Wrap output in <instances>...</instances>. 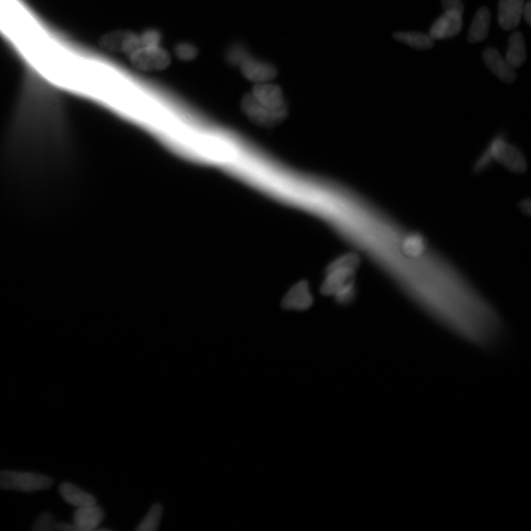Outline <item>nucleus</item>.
<instances>
[{"label": "nucleus", "instance_id": "obj_1", "mask_svg": "<svg viewBox=\"0 0 531 531\" xmlns=\"http://www.w3.org/2000/svg\"><path fill=\"white\" fill-rule=\"evenodd\" d=\"M53 480L46 475L4 470L0 472V488L22 492H36L50 489Z\"/></svg>", "mask_w": 531, "mask_h": 531}, {"label": "nucleus", "instance_id": "obj_2", "mask_svg": "<svg viewBox=\"0 0 531 531\" xmlns=\"http://www.w3.org/2000/svg\"><path fill=\"white\" fill-rule=\"evenodd\" d=\"M242 108L249 119L263 127H275L287 115V108L274 111L266 107L256 101L252 93L243 98Z\"/></svg>", "mask_w": 531, "mask_h": 531}, {"label": "nucleus", "instance_id": "obj_3", "mask_svg": "<svg viewBox=\"0 0 531 531\" xmlns=\"http://www.w3.org/2000/svg\"><path fill=\"white\" fill-rule=\"evenodd\" d=\"M131 64L137 70L146 72L162 71L170 65L169 53L161 46L139 49L130 57Z\"/></svg>", "mask_w": 531, "mask_h": 531}, {"label": "nucleus", "instance_id": "obj_4", "mask_svg": "<svg viewBox=\"0 0 531 531\" xmlns=\"http://www.w3.org/2000/svg\"><path fill=\"white\" fill-rule=\"evenodd\" d=\"M100 43L105 50L113 53L123 54L128 57L143 48L139 35L130 30L111 31L101 38Z\"/></svg>", "mask_w": 531, "mask_h": 531}, {"label": "nucleus", "instance_id": "obj_5", "mask_svg": "<svg viewBox=\"0 0 531 531\" xmlns=\"http://www.w3.org/2000/svg\"><path fill=\"white\" fill-rule=\"evenodd\" d=\"M491 154L496 161L513 173H522L525 170V160L520 150L503 139H496L494 142Z\"/></svg>", "mask_w": 531, "mask_h": 531}, {"label": "nucleus", "instance_id": "obj_6", "mask_svg": "<svg viewBox=\"0 0 531 531\" xmlns=\"http://www.w3.org/2000/svg\"><path fill=\"white\" fill-rule=\"evenodd\" d=\"M239 67L246 79L256 84L270 82L277 74L274 65L251 56L246 57Z\"/></svg>", "mask_w": 531, "mask_h": 531}, {"label": "nucleus", "instance_id": "obj_7", "mask_svg": "<svg viewBox=\"0 0 531 531\" xmlns=\"http://www.w3.org/2000/svg\"><path fill=\"white\" fill-rule=\"evenodd\" d=\"M462 25V13L454 11H445L434 23L429 36L434 41L454 37L461 32Z\"/></svg>", "mask_w": 531, "mask_h": 531}, {"label": "nucleus", "instance_id": "obj_8", "mask_svg": "<svg viewBox=\"0 0 531 531\" xmlns=\"http://www.w3.org/2000/svg\"><path fill=\"white\" fill-rule=\"evenodd\" d=\"M355 273L356 270L344 268L326 270V277L320 288L321 293L326 296H335L343 288L354 284Z\"/></svg>", "mask_w": 531, "mask_h": 531}, {"label": "nucleus", "instance_id": "obj_9", "mask_svg": "<svg viewBox=\"0 0 531 531\" xmlns=\"http://www.w3.org/2000/svg\"><path fill=\"white\" fill-rule=\"evenodd\" d=\"M261 105L274 111L287 108L283 92L281 88L270 82L256 84L251 92Z\"/></svg>", "mask_w": 531, "mask_h": 531}, {"label": "nucleus", "instance_id": "obj_10", "mask_svg": "<svg viewBox=\"0 0 531 531\" xmlns=\"http://www.w3.org/2000/svg\"><path fill=\"white\" fill-rule=\"evenodd\" d=\"M525 0H501L498 8L499 25L506 30L516 28L521 20Z\"/></svg>", "mask_w": 531, "mask_h": 531}, {"label": "nucleus", "instance_id": "obj_11", "mask_svg": "<svg viewBox=\"0 0 531 531\" xmlns=\"http://www.w3.org/2000/svg\"><path fill=\"white\" fill-rule=\"evenodd\" d=\"M313 304V298L306 281H301L294 285L285 295L282 307L288 310L304 311Z\"/></svg>", "mask_w": 531, "mask_h": 531}, {"label": "nucleus", "instance_id": "obj_12", "mask_svg": "<svg viewBox=\"0 0 531 531\" xmlns=\"http://www.w3.org/2000/svg\"><path fill=\"white\" fill-rule=\"evenodd\" d=\"M483 61L499 79L512 83L517 79V74L499 52L494 49H488L483 53Z\"/></svg>", "mask_w": 531, "mask_h": 531}, {"label": "nucleus", "instance_id": "obj_13", "mask_svg": "<svg viewBox=\"0 0 531 531\" xmlns=\"http://www.w3.org/2000/svg\"><path fill=\"white\" fill-rule=\"evenodd\" d=\"M103 520L104 512L96 504L77 508L73 515L74 525L79 531L94 530Z\"/></svg>", "mask_w": 531, "mask_h": 531}, {"label": "nucleus", "instance_id": "obj_14", "mask_svg": "<svg viewBox=\"0 0 531 531\" xmlns=\"http://www.w3.org/2000/svg\"><path fill=\"white\" fill-rule=\"evenodd\" d=\"M59 493L68 504L77 508L96 504L95 497L70 482L61 483L59 487Z\"/></svg>", "mask_w": 531, "mask_h": 531}, {"label": "nucleus", "instance_id": "obj_15", "mask_svg": "<svg viewBox=\"0 0 531 531\" xmlns=\"http://www.w3.org/2000/svg\"><path fill=\"white\" fill-rule=\"evenodd\" d=\"M490 22L491 15L489 9L485 7L480 8L468 31V41L477 43L485 40L489 35Z\"/></svg>", "mask_w": 531, "mask_h": 531}, {"label": "nucleus", "instance_id": "obj_16", "mask_svg": "<svg viewBox=\"0 0 531 531\" xmlns=\"http://www.w3.org/2000/svg\"><path fill=\"white\" fill-rule=\"evenodd\" d=\"M506 60L513 69L518 68L525 63L526 50L524 39L520 32H515L511 37Z\"/></svg>", "mask_w": 531, "mask_h": 531}, {"label": "nucleus", "instance_id": "obj_17", "mask_svg": "<svg viewBox=\"0 0 531 531\" xmlns=\"http://www.w3.org/2000/svg\"><path fill=\"white\" fill-rule=\"evenodd\" d=\"M394 38L418 50L430 49L434 46V40L429 35L421 33L396 32Z\"/></svg>", "mask_w": 531, "mask_h": 531}, {"label": "nucleus", "instance_id": "obj_18", "mask_svg": "<svg viewBox=\"0 0 531 531\" xmlns=\"http://www.w3.org/2000/svg\"><path fill=\"white\" fill-rule=\"evenodd\" d=\"M426 243L419 234H412L403 242L402 251L410 257H418L425 251Z\"/></svg>", "mask_w": 531, "mask_h": 531}, {"label": "nucleus", "instance_id": "obj_19", "mask_svg": "<svg viewBox=\"0 0 531 531\" xmlns=\"http://www.w3.org/2000/svg\"><path fill=\"white\" fill-rule=\"evenodd\" d=\"M163 515V507L155 504L151 507L146 518L137 529L139 531H156L158 530Z\"/></svg>", "mask_w": 531, "mask_h": 531}, {"label": "nucleus", "instance_id": "obj_20", "mask_svg": "<svg viewBox=\"0 0 531 531\" xmlns=\"http://www.w3.org/2000/svg\"><path fill=\"white\" fill-rule=\"evenodd\" d=\"M251 54L244 46L240 44H234L228 50L226 59L232 66H239L242 62Z\"/></svg>", "mask_w": 531, "mask_h": 531}, {"label": "nucleus", "instance_id": "obj_21", "mask_svg": "<svg viewBox=\"0 0 531 531\" xmlns=\"http://www.w3.org/2000/svg\"><path fill=\"white\" fill-rule=\"evenodd\" d=\"M361 258L356 254H349L342 256L333 261L326 270H330L338 268H349L356 271L361 265Z\"/></svg>", "mask_w": 531, "mask_h": 531}, {"label": "nucleus", "instance_id": "obj_22", "mask_svg": "<svg viewBox=\"0 0 531 531\" xmlns=\"http://www.w3.org/2000/svg\"><path fill=\"white\" fill-rule=\"evenodd\" d=\"M176 56L183 61H191L196 58L199 51L196 46L189 42H180L175 49Z\"/></svg>", "mask_w": 531, "mask_h": 531}, {"label": "nucleus", "instance_id": "obj_23", "mask_svg": "<svg viewBox=\"0 0 531 531\" xmlns=\"http://www.w3.org/2000/svg\"><path fill=\"white\" fill-rule=\"evenodd\" d=\"M143 48L151 46H159L161 42V35L157 30H147L142 35H139Z\"/></svg>", "mask_w": 531, "mask_h": 531}, {"label": "nucleus", "instance_id": "obj_24", "mask_svg": "<svg viewBox=\"0 0 531 531\" xmlns=\"http://www.w3.org/2000/svg\"><path fill=\"white\" fill-rule=\"evenodd\" d=\"M56 523L54 516L50 513H44L37 520L32 530H55Z\"/></svg>", "mask_w": 531, "mask_h": 531}, {"label": "nucleus", "instance_id": "obj_25", "mask_svg": "<svg viewBox=\"0 0 531 531\" xmlns=\"http://www.w3.org/2000/svg\"><path fill=\"white\" fill-rule=\"evenodd\" d=\"M355 296L354 284L343 288L335 295L336 301L341 304H347L352 301Z\"/></svg>", "mask_w": 531, "mask_h": 531}, {"label": "nucleus", "instance_id": "obj_26", "mask_svg": "<svg viewBox=\"0 0 531 531\" xmlns=\"http://www.w3.org/2000/svg\"><path fill=\"white\" fill-rule=\"evenodd\" d=\"M442 6L445 11H454L463 14L464 11L461 0H442Z\"/></svg>", "mask_w": 531, "mask_h": 531}, {"label": "nucleus", "instance_id": "obj_27", "mask_svg": "<svg viewBox=\"0 0 531 531\" xmlns=\"http://www.w3.org/2000/svg\"><path fill=\"white\" fill-rule=\"evenodd\" d=\"M56 530H61V531H71V530H77V528L75 526V525H71L68 523H56Z\"/></svg>", "mask_w": 531, "mask_h": 531}, {"label": "nucleus", "instance_id": "obj_28", "mask_svg": "<svg viewBox=\"0 0 531 531\" xmlns=\"http://www.w3.org/2000/svg\"><path fill=\"white\" fill-rule=\"evenodd\" d=\"M523 15L528 25L531 24V3L527 1L523 8Z\"/></svg>", "mask_w": 531, "mask_h": 531}]
</instances>
